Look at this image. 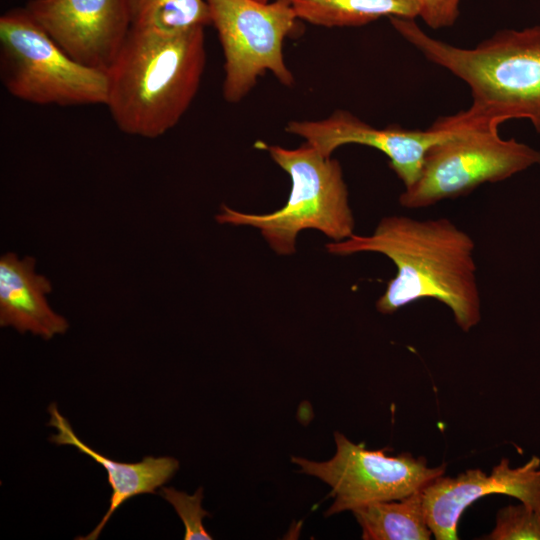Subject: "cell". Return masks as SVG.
Segmentation results:
<instances>
[{"label":"cell","mask_w":540,"mask_h":540,"mask_svg":"<svg viewBox=\"0 0 540 540\" xmlns=\"http://www.w3.org/2000/svg\"><path fill=\"white\" fill-rule=\"evenodd\" d=\"M326 249L338 256L380 253L395 264L396 275L376 302L382 314L432 298L451 310L456 324L465 332L481 320L475 242L448 218L386 216L372 234H353L326 244Z\"/></svg>","instance_id":"1"},{"label":"cell","mask_w":540,"mask_h":540,"mask_svg":"<svg viewBox=\"0 0 540 540\" xmlns=\"http://www.w3.org/2000/svg\"><path fill=\"white\" fill-rule=\"evenodd\" d=\"M204 28L165 32L131 26L106 71L105 106L120 131L153 139L177 125L205 70Z\"/></svg>","instance_id":"2"},{"label":"cell","mask_w":540,"mask_h":540,"mask_svg":"<svg viewBox=\"0 0 540 540\" xmlns=\"http://www.w3.org/2000/svg\"><path fill=\"white\" fill-rule=\"evenodd\" d=\"M389 19L429 61L469 86L473 101L464 111L470 118L498 125L529 119L540 134V26L499 30L473 48H460L429 36L415 19Z\"/></svg>","instance_id":"3"},{"label":"cell","mask_w":540,"mask_h":540,"mask_svg":"<svg viewBox=\"0 0 540 540\" xmlns=\"http://www.w3.org/2000/svg\"><path fill=\"white\" fill-rule=\"evenodd\" d=\"M259 146L289 175L287 202L267 214L243 213L222 205L215 217L218 223L257 228L279 255L294 254L297 235L306 229L318 230L333 242L354 234L355 220L338 160L306 142L295 149L263 142Z\"/></svg>","instance_id":"4"},{"label":"cell","mask_w":540,"mask_h":540,"mask_svg":"<svg viewBox=\"0 0 540 540\" xmlns=\"http://www.w3.org/2000/svg\"><path fill=\"white\" fill-rule=\"evenodd\" d=\"M435 122L445 135L427 150L418 180L400 194L402 207L426 208L540 164V151L502 139L498 124L470 118L465 111Z\"/></svg>","instance_id":"5"},{"label":"cell","mask_w":540,"mask_h":540,"mask_svg":"<svg viewBox=\"0 0 540 540\" xmlns=\"http://www.w3.org/2000/svg\"><path fill=\"white\" fill-rule=\"evenodd\" d=\"M0 78L13 97L36 105H105V71L66 54L25 7L0 17Z\"/></svg>","instance_id":"6"},{"label":"cell","mask_w":540,"mask_h":540,"mask_svg":"<svg viewBox=\"0 0 540 540\" xmlns=\"http://www.w3.org/2000/svg\"><path fill=\"white\" fill-rule=\"evenodd\" d=\"M205 1L224 54L227 102H240L267 71L281 84L294 85L283 55L284 40L299 20L289 0Z\"/></svg>","instance_id":"7"},{"label":"cell","mask_w":540,"mask_h":540,"mask_svg":"<svg viewBox=\"0 0 540 540\" xmlns=\"http://www.w3.org/2000/svg\"><path fill=\"white\" fill-rule=\"evenodd\" d=\"M334 439L336 453L327 461L291 458L301 473L317 477L331 487L334 501L327 516L374 502L405 498L445 473V464L428 467L422 456H389L386 448L368 450L364 443L355 444L340 432L334 433Z\"/></svg>","instance_id":"8"},{"label":"cell","mask_w":540,"mask_h":540,"mask_svg":"<svg viewBox=\"0 0 540 540\" xmlns=\"http://www.w3.org/2000/svg\"><path fill=\"white\" fill-rule=\"evenodd\" d=\"M24 7L72 59L105 72L131 28L129 0H29Z\"/></svg>","instance_id":"9"},{"label":"cell","mask_w":540,"mask_h":540,"mask_svg":"<svg viewBox=\"0 0 540 540\" xmlns=\"http://www.w3.org/2000/svg\"><path fill=\"white\" fill-rule=\"evenodd\" d=\"M286 131L328 157L346 144L375 148L388 157L404 189L418 180L427 150L445 135L436 122L426 130H407L397 125L379 129L346 110H336L321 120L290 121Z\"/></svg>","instance_id":"10"},{"label":"cell","mask_w":540,"mask_h":540,"mask_svg":"<svg viewBox=\"0 0 540 540\" xmlns=\"http://www.w3.org/2000/svg\"><path fill=\"white\" fill-rule=\"evenodd\" d=\"M539 467L537 456L518 468H510L509 460L503 458L490 475L481 469H470L455 478L443 475L435 478L421 491L432 535L437 540L458 539V522L465 509L479 498L492 494L515 497L540 512Z\"/></svg>","instance_id":"11"},{"label":"cell","mask_w":540,"mask_h":540,"mask_svg":"<svg viewBox=\"0 0 540 540\" xmlns=\"http://www.w3.org/2000/svg\"><path fill=\"white\" fill-rule=\"evenodd\" d=\"M35 266L31 256L7 253L0 258V325L51 339L64 334L69 323L50 307L52 284Z\"/></svg>","instance_id":"12"},{"label":"cell","mask_w":540,"mask_h":540,"mask_svg":"<svg viewBox=\"0 0 540 540\" xmlns=\"http://www.w3.org/2000/svg\"><path fill=\"white\" fill-rule=\"evenodd\" d=\"M48 412L50 414L48 425L57 430V433L50 437V441L58 445L74 446L103 466L112 490L109 508L102 520L92 532L85 537H77V540L97 539L112 514L124 502L139 494H155L156 489L168 482L179 468L178 460L172 457L147 456L137 463H123L109 459L94 451L76 436L70 423L60 414L55 403L50 404Z\"/></svg>","instance_id":"13"},{"label":"cell","mask_w":540,"mask_h":540,"mask_svg":"<svg viewBox=\"0 0 540 540\" xmlns=\"http://www.w3.org/2000/svg\"><path fill=\"white\" fill-rule=\"evenodd\" d=\"M298 19L327 28L358 27L381 17L416 19V0H289Z\"/></svg>","instance_id":"14"},{"label":"cell","mask_w":540,"mask_h":540,"mask_svg":"<svg viewBox=\"0 0 540 540\" xmlns=\"http://www.w3.org/2000/svg\"><path fill=\"white\" fill-rule=\"evenodd\" d=\"M422 491V490H421ZM405 498L374 502L353 509L364 540H429L422 493Z\"/></svg>","instance_id":"15"},{"label":"cell","mask_w":540,"mask_h":540,"mask_svg":"<svg viewBox=\"0 0 540 540\" xmlns=\"http://www.w3.org/2000/svg\"><path fill=\"white\" fill-rule=\"evenodd\" d=\"M131 26L179 32L211 24L205 0H129Z\"/></svg>","instance_id":"16"},{"label":"cell","mask_w":540,"mask_h":540,"mask_svg":"<svg viewBox=\"0 0 540 540\" xmlns=\"http://www.w3.org/2000/svg\"><path fill=\"white\" fill-rule=\"evenodd\" d=\"M487 540H540V512L523 503L499 510L496 524Z\"/></svg>","instance_id":"17"},{"label":"cell","mask_w":540,"mask_h":540,"mask_svg":"<svg viewBox=\"0 0 540 540\" xmlns=\"http://www.w3.org/2000/svg\"><path fill=\"white\" fill-rule=\"evenodd\" d=\"M160 495L175 509L185 527V540H211L212 536L203 525V518L209 516L201 506L203 489L200 487L193 495L174 488L162 487Z\"/></svg>","instance_id":"18"},{"label":"cell","mask_w":540,"mask_h":540,"mask_svg":"<svg viewBox=\"0 0 540 540\" xmlns=\"http://www.w3.org/2000/svg\"><path fill=\"white\" fill-rule=\"evenodd\" d=\"M416 2L418 17L432 29L451 27L458 19L461 0H416Z\"/></svg>","instance_id":"19"},{"label":"cell","mask_w":540,"mask_h":540,"mask_svg":"<svg viewBox=\"0 0 540 540\" xmlns=\"http://www.w3.org/2000/svg\"><path fill=\"white\" fill-rule=\"evenodd\" d=\"M257 1H260V2H270V1H273V0H257Z\"/></svg>","instance_id":"20"}]
</instances>
